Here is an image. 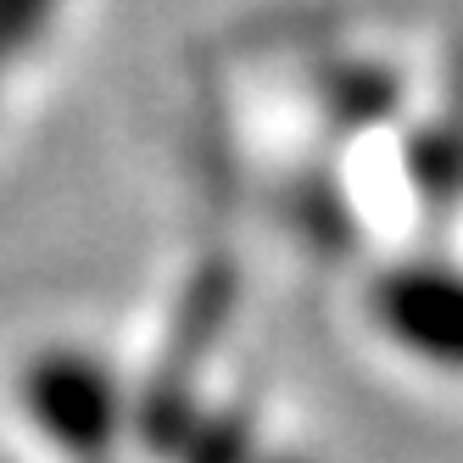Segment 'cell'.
<instances>
[{
	"instance_id": "1",
	"label": "cell",
	"mask_w": 463,
	"mask_h": 463,
	"mask_svg": "<svg viewBox=\"0 0 463 463\" xmlns=\"http://www.w3.org/2000/svg\"><path fill=\"white\" fill-rule=\"evenodd\" d=\"M28 408H34L40 430L68 447V458H107L118 436V385L101 363H90L79 352H45L28 369Z\"/></svg>"
},
{
	"instance_id": "2",
	"label": "cell",
	"mask_w": 463,
	"mask_h": 463,
	"mask_svg": "<svg viewBox=\"0 0 463 463\" xmlns=\"http://www.w3.org/2000/svg\"><path fill=\"white\" fill-rule=\"evenodd\" d=\"M374 307L402 352L463 374V269H436V262L391 269Z\"/></svg>"
},
{
	"instance_id": "3",
	"label": "cell",
	"mask_w": 463,
	"mask_h": 463,
	"mask_svg": "<svg viewBox=\"0 0 463 463\" xmlns=\"http://www.w3.org/2000/svg\"><path fill=\"white\" fill-rule=\"evenodd\" d=\"M61 0H0V73L40 45Z\"/></svg>"
}]
</instances>
